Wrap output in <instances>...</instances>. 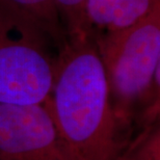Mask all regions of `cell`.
Segmentation results:
<instances>
[{"label":"cell","instance_id":"1","mask_svg":"<svg viewBox=\"0 0 160 160\" xmlns=\"http://www.w3.org/2000/svg\"><path fill=\"white\" fill-rule=\"evenodd\" d=\"M45 103L80 160H117L129 142L114 117L104 66L92 36L67 41Z\"/></svg>","mask_w":160,"mask_h":160},{"label":"cell","instance_id":"2","mask_svg":"<svg viewBox=\"0 0 160 160\" xmlns=\"http://www.w3.org/2000/svg\"><path fill=\"white\" fill-rule=\"evenodd\" d=\"M92 38L114 117L130 140L136 129L160 121V8L129 28Z\"/></svg>","mask_w":160,"mask_h":160},{"label":"cell","instance_id":"3","mask_svg":"<svg viewBox=\"0 0 160 160\" xmlns=\"http://www.w3.org/2000/svg\"><path fill=\"white\" fill-rule=\"evenodd\" d=\"M62 49L39 25L0 0V103L44 104Z\"/></svg>","mask_w":160,"mask_h":160},{"label":"cell","instance_id":"4","mask_svg":"<svg viewBox=\"0 0 160 160\" xmlns=\"http://www.w3.org/2000/svg\"><path fill=\"white\" fill-rule=\"evenodd\" d=\"M0 156L9 160H80L46 103H0Z\"/></svg>","mask_w":160,"mask_h":160},{"label":"cell","instance_id":"5","mask_svg":"<svg viewBox=\"0 0 160 160\" xmlns=\"http://www.w3.org/2000/svg\"><path fill=\"white\" fill-rule=\"evenodd\" d=\"M160 8V0H88L85 29L91 36L118 32L139 23Z\"/></svg>","mask_w":160,"mask_h":160},{"label":"cell","instance_id":"6","mask_svg":"<svg viewBox=\"0 0 160 160\" xmlns=\"http://www.w3.org/2000/svg\"><path fill=\"white\" fill-rule=\"evenodd\" d=\"M47 32L60 48L68 41L54 0H4Z\"/></svg>","mask_w":160,"mask_h":160},{"label":"cell","instance_id":"7","mask_svg":"<svg viewBox=\"0 0 160 160\" xmlns=\"http://www.w3.org/2000/svg\"><path fill=\"white\" fill-rule=\"evenodd\" d=\"M117 160H160V121L137 129Z\"/></svg>","mask_w":160,"mask_h":160},{"label":"cell","instance_id":"8","mask_svg":"<svg viewBox=\"0 0 160 160\" xmlns=\"http://www.w3.org/2000/svg\"><path fill=\"white\" fill-rule=\"evenodd\" d=\"M88 0H54L68 40L91 36L85 29V6Z\"/></svg>","mask_w":160,"mask_h":160},{"label":"cell","instance_id":"9","mask_svg":"<svg viewBox=\"0 0 160 160\" xmlns=\"http://www.w3.org/2000/svg\"><path fill=\"white\" fill-rule=\"evenodd\" d=\"M0 160H9V159L5 158V157H2V156H0Z\"/></svg>","mask_w":160,"mask_h":160}]
</instances>
